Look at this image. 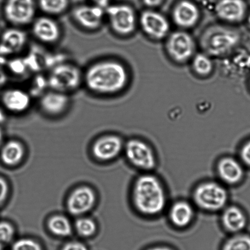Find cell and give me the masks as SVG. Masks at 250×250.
<instances>
[{
	"label": "cell",
	"instance_id": "39",
	"mask_svg": "<svg viewBox=\"0 0 250 250\" xmlns=\"http://www.w3.org/2000/svg\"><path fill=\"white\" fill-rule=\"evenodd\" d=\"M8 58L4 57V56L0 53V65L6 64L7 62H8Z\"/></svg>",
	"mask_w": 250,
	"mask_h": 250
},
{
	"label": "cell",
	"instance_id": "10",
	"mask_svg": "<svg viewBox=\"0 0 250 250\" xmlns=\"http://www.w3.org/2000/svg\"><path fill=\"white\" fill-rule=\"evenodd\" d=\"M30 26L31 35L43 45H55L62 40V26L53 17L45 14L36 16Z\"/></svg>",
	"mask_w": 250,
	"mask_h": 250
},
{
	"label": "cell",
	"instance_id": "31",
	"mask_svg": "<svg viewBox=\"0 0 250 250\" xmlns=\"http://www.w3.org/2000/svg\"><path fill=\"white\" fill-rule=\"evenodd\" d=\"M14 234V228L8 223H0V245L3 246L13 239Z\"/></svg>",
	"mask_w": 250,
	"mask_h": 250
},
{
	"label": "cell",
	"instance_id": "32",
	"mask_svg": "<svg viewBox=\"0 0 250 250\" xmlns=\"http://www.w3.org/2000/svg\"><path fill=\"white\" fill-rule=\"evenodd\" d=\"M13 250H42V249L34 240L24 239L18 240L13 245Z\"/></svg>",
	"mask_w": 250,
	"mask_h": 250
},
{
	"label": "cell",
	"instance_id": "27",
	"mask_svg": "<svg viewBox=\"0 0 250 250\" xmlns=\"http://www.w3.org/2000/svg\"><path fill=\"white\" fill-rule=\"evenodd\" d=\"M223 250H250V236L236 234L225 242Z\"/></svg>",
	"mask_w": 250,
	"mask_h": 250
},
{
	"label": "cell",
	"instance_id": "12",
	"mask_svg": "<svg viewBox=\"0 0 250 250\" xmlns=\"http://www.w3.org/2000/svg\"><path fill=\"white\" fill-rule=\"evenodd\" d=\"M28 36L22 28L11 26L3 31L0 41V53L4 57H16L27 47Z\"/></svg>",
	"mask_w": 250,
	"mask_h": 250
},
{
	"label": "cell",
	"instance_id": "37",
	"mask_svg": "<svg viewBox=\"0 0 250 250\" xmlns=\"http://www.w3.org/2000/svg\"><path fill=\"white\" fill-rule=\"evenodd\" d=\"M8 81V74L3 69H0V87L5 85Z\"/></svg>",
	"mask_w": 250,
	"mask_h": 250
},
{
	"label": "cell",
	"instance_id": "1",
	"mask_svg": "<svg viewBox=\"0 0 250 250\" xmlns=\"http://www.w3.org/2000/svg\"><path fill=\"white\" fill-rule=\"evenodd\" d=\"M127 68L113 58L94 61L83 70V86L93 95L108 97L121 93L128 82Z\"/></svg>",
	"mask_w": 250,
	"mask_h": 250
},
{
	"label": "cell",
	"instance_id": "6",
	"mask_svg": "<svg viewBox=\"0 0 250 250\" xmlns=\"http://www.w3.org/2000/svg\"><path fill=\"white\" fill-rule=\"evenodd\" d=\"M105 12V21L116 35L127 36L135 31L137 18L132 7L126 4H110Z\"/></svg>",
	"mask_w": 250,
	"mask_h": 250
},
{
	"label": "cell",
	"instance_id": "13",
	"mask_svg": "<svg viewBox=\"0 0 250 250\" xmlns=\"http://www.w3.org/2000/svg\"><path fill=\"white\" fill-rule=\"evenodd\" d=\"M38 99V107L45 115L57 117L69 110L72 104L69 94L48 89Z\"/></svg>",
	"mask_w": 250,
	"mask_h": 250
},
{
	"label": "cell",
	"instance_id": "5",
	"mask_svg": "<svg viewBox=\"0 0 250 250\" xmlns=\"http://www.w3.org/2000/svg\"><path fill=\"white\" fill-rule=\"evenodd\" d=\"M239 39V34L232 29L213 26L204 34L201 45L208 54L219 57L227 54L234 48Z\"/></svg>",
	"mask_w": 250,
	"mask_h": 250
},
{
	"label": "cell",
	"instance_id": "21",
	"mask_svg": "<svg viewBox=\"0 0 250 250\" xmlns=\"http://www.w3.org/2000/svg\"><path fill=\"white\" fill-rule=\"evenodd\" d=\"M195 217V210L191 203L185 200H178L169 208L168 218L171 224L178 228L188 227Z\"/></svg>",
	"mask_w": 250,
	"mask_h": 250
},
{
	"label": "cell",
	"instance_id": "18",
	"mask_svg": "<svg viewBox=\"0 0 250 250\" xmlns=\"http://www.w3.org/2000/svg\"><path fill=\"white\" fill-rule=\"evenodd\" d=\"M216 14L228 22L242 21L246 14V5L243 0H220L215 8Z\"/></svg>",
	"mask_w": 250,
	"mask_h": 250
},
{
	"label": "cell",
	"instance_id": "4",
	"mask_svg": "<svg viewBox=\"0 0 250 250\" xmlns=\"http://www.w3.org/2000/svg\"><path fill=\"white\" fill-rule=\"evenodd\" d=\"M192 197L194 203L201 209L217 212L227 206L228 193L222 184L206 181L198 184L194 188Z\"/></svg>",
	"mask_w": 250,
	"mask_h": 250
},
{
	"label": "cell",
	"instance_id": "9",
	"mask_svg": "<svg viewBox=\"0 0 250 250\" xmlns=\"http://www.w3.org/2000/svg\"><path fill=\"white\" fill-rule=\"evenodd\" d=\"M70 17L78 27L87 32H95L103 27L105 12L95 4H82L72 9Z\"/></svg>",
	"mask_w": 250,
	"mask_h": 250
},
{
	"label": "cell",
	"instance_id": "11",
	"mask_svg": "<svg viewBox=\"0 0 250 250\" xmlns=\"http://www.w3.org/2000/svg\"><path fill=\"white\" fill-rule=\"evenodd\" d=\"M167 50L172 59L184 62L193 57L195 43L190 34L183 31H175L169 36Z\"/></svg>",
	"mask_w": 250,
	"mask_h": 250
},
{
	"label": "cell",
	"instance_id": "41",
	"mask_svg": "<svg viewBox=\"0 0 250 250\" xmlns=\"http://www.w3.org/2000/svg\"><path fill=\"white\" fill-rule=\"evenodd\" d=\"M5 114L3 112L1 109H0V123L4 122L5 120Z\"/></svg>",
	"mask_w": 250,
	"mask_h": 250
},
{
	"label": "cell",
	"instance_id": "43",
	"mask_svg": "<svg viewBox=\"0 0 250 250\" xmlns=\"http://www.w3.org/2000/svg\"><path fill=\"white\" fill-rule=\"evenodd\" d=\"M248 24H249V27L250 28V14L249 18H248Z\"/></svg>",
	"mask_w": 250,
	"mask_h": 250
},
{
	"label": "cell",
	"instance_id": "35",
	"mask_svg": "<svg viewBox=\"0 0 250 250\" xmlns=\"http://www.w3.org/2000/svg\"><path fill=\"white\" fill-rule=\"evenodd\" d=\"M62 250H88L85 245L79 242H70L64 245Z\"/></svg>",
	"mask_w": 250,
	"mask_h": 250
},
{
	"label": "cell",
	"instance_id": "36",
	"mask_svg": "<svg viewBox=\"0 0 250 250\" xmlns=\"http://www.w3.org/2000/svg\"><path fill=\"white\" fill-rule=\"evenodd\" d=\"M111 0H90L91 3L105 9L110 5Z\"/></svg>",
	"mask_w": 250,
	"mask_h": 250
},
{
	"label": "cell",
	"instance_id": "25",
	"mask_svg": "<svg viewBox=\"0 0 250 250\" xmlns=\"http://www.w3.org/2000/svg\"><path fill=\"white\" fill-rule=\"evenodd\" d=\"M48 227L53 234L61 237H67L72 232L69 221L62 215H56L48 221Z\"/></svg>",
	"mask_w": 250,
	"mask_h": 250
},
{
	"label": "cell",
	"instance_id": "8",
	"mask_svg": "<svg viewBox=\"0 0 250 250\" xmlns=\"http://www.w3.org/2000/svg\"><path fill=\"white\" fill-rule=\"evenodd\" d=\"M38 9L36 0H6L3 15L11 26L23 28L35 20Z\"/></svg>",
	"mask_w": 250,
	"mask_h": 250
},
{
	"label": "cell",
	"instance_id": "29",
	"mask_svg": "<svg viewBox=\"0 0 250 250\" xmlns=\"http://www.w3.org/2000/svg\"><path fill=\"white\" fill-rule=\"evenodd\" d=\"M9 72L17 77H22L29 72L27 65L24 58H19V56L10 58L7 62Z\"/></svg>",
	"mask_w": 250,
	"mask_h": 250
},
{
	"label": "cell",
	"instance_id": "22",
	"mask_svg": "<svg viewBox=\"0 0 250 250\" xmlns=\"http://www.w3.org/2000/svg\"><path fill=\"white\" fill-rule=\"evenodd\" d=\"M221 223L228 232L238 233L246 227L247 217L241 208L237 206H227L222 210Z\"/></svg>",
	"mask_w": 250,
	"mask_h": 250
},
{
	"label": "cell",
	"instance_id": "15",
	"mask_svg": "<svg viewBox=\"0 0 250 250\" xmlns=\"http://www.w3.org/2000/svg\"><path fill=\"white\" fill-rule=\"evenodd\" d=\"M140 21L144 32L154 40H160L166 37L170 28L165 17L154 11L143 12Z\"/></svg>",
	"mask_w": 250,
	"mask_h": 250
},
{
	"label": "cell",
	"instance_id": "28",
	"mask_svg": "<svg viewBox=\"0 0 250 250\" xmlns=\"http://www.w3.org/2000/svg\"><path fill=\"white\" fill-rule=\"evenodd\" d=\"M49 89L48 85L47 79L46 75H42L41 73H37V75L31 83V86L28 92L33 98L40 97Z\"/></svg>",
	"mask_w": 250,
	"mask_h": 250
},
{
	"label": "cell",
	"instance_id": "20",
	"mask_svg": "<svg viewBox=\"0 0 250 250\" xmlns=\"http://www.w3.org/2000/svg\"><path fill=\"white\" fill-rule=\"evenodd\" d=\"M122 140L117 136L110 135L102 138L94 145V156L101 160H110L117 157L123 149Z\"/></svg>",
	"mask_w": 250,
	"mask_h": 250
},
{
	"label": "cell",
	"instance_id": "30",
	"mask_svg": "<svg viewBox=\"0 0 250 250\" xmlns=\"http://www.w3.org/2000/svg\"><path fill=\"white\" fill-rule=\"evenodd\" d=\"M75 228L77 232L82 236L89 237L96 232V225L89 218H80L75 223Z\"/></svg>",
	"mask_w": 250,
	"mask_h": 250
},
{
	"label": "cell",
	"instance_id": "26",
	"mask_svg": "<svg viewBox=\"0 0 250 250\" xmlns=\"http://www.w3.org/2000/svg\"><path fill=\"white\" fill-rule=\"evenodd\" d=\"M192 66L196 74L206 76L212 71L213 63L206 53H198L193 58Z\"/></svg>",
	"mask_w": 250,
	"mask_h": 250
},
{
	"label": "cell",
	"instance_id": "33",
	"mask_svg": "<svg viewBox=\"0 0 250 250\" xmlns=\"http://www.w3.org/2000/svg\"><path fill=\"white\" fill-rule=\"evenodd\" d=\"M240 156L242 162L247 166L250 167V140L242 147Z\"/></svg>",
	"mask_w": 250,
	"mask_h": 250
},
{
	"label": "cell",
	"instance_id": "44",
	"mask_svg": "<svg viewBox=\"0 0 250 250\" xmlns=\"http://www.w3.org/2000/svg\"><path fill=\"white\" fill-rule=\"evenodd\" d=\"M3 246H1V245H0V250H3Z\"/></svg>",
	"mask_w": 250,
	"mask_h": 250
},
{
	"label": "cell",
	"instance_id": "3",
	"mask_svg": "<svg viewBox=\"0 0 250 250\" xmlns=\"http://www.w3.org/2000/svg\"><path fill=\"white\" fill-rule=\"evenodd\" d=\"M46 76L49 89L70 95L83 86V70L65 60L50 68Z\"/></svg>",
	"mask_w": 250,
	"mask_h": 250
},
{
	"label": "cell",
	"instance_id": "23",
	"mask_svg": "<svg viewBox=\"0 0 250 250\" xmlns=\"http://www.w3.org/2000/svg\"><path fill=\"white\" fill-rule=\"evenodd\" d=\"M38 9L45 15L53 17L62 15L69 10L70 0H36Z\"/></svg>",
	"mask_w": 250,
	"mask_h": 250
},
{
	"label": "cell",
	"instance_id": "34",
	"mask_svg": "<svg viewBox=\"0 0 250 250\" xmlns=\"http://www.w3.org/2000/svg\"><path fill=\"white\" fill-rule=\"evenodd\" d=\"M8 193V184L3 179L0 178V205L5 200Z\"/></svg>",
	"mask_w": 250,
	"mask_h": 250
},
{
	"label": "cell",
	"instance_id": "17",
	"mask_svg": "<svg viewBox=\"0 0 250 250\" xmlns=\"http://www.w3.org/2000/svg\"><path fill=\"white\" fill-rule=\"evenodd\" d=\"M95 200V195L90 188L87 187L78 188L68 199V210L72 215L83 214L93 207Z\"/></svg>",
	"mask_w": 250,
	"mask_h": 250
},
{
	"label": "cell",
	"instance_id": "19",
	"mask_svg": "<svg viewBox=\"0 0 250 250\" xmlns=\"http://www.w3.org/2000/svg\"><path fill=\"white\" fill-rule=\"evenodd\" d=\"M200 16L197 6L188 0L179 2L173 12L174 22L183 28H189L195 26L200 19Z\"/></svg>",
	"mask_w": 250,
	"mask_h": 250
},
{
	"label": "cell",
	"instance_id": "42",
	"mask_svg": "<svg viewBox=\"0 0 250 250\" xmlns=\"http://www.w3.org/2000/svg\"><path fill=\"white\" fill-rule=\"evenodd\" d=\"M2 140H3V133H2V131L0 129V145L1 144Z\"/></svg>",
	"mask_w": 250,
	"mask_h": 250
},
{
	"label": "cell",
	"instance_id": "7",
	"mask_svg": "<svg viewBox=\"0 0 250 250\" xmlns=\"http://www.w3.org/2000/svg\"><path fill=\"white\" fill-rule=\"evenodd\" d=\"M125 150L126 158L130 164L144 173L150 172L156 167V154L145 141L133 138L126 143Z\"/></svg>",
	"mask_w": 250,
	"mask_h": 250
},
{
	"label": "cell",
	"instance_id": "14",
	"mask_svg": "<svg viewBox=\"0 0 250 250\" xmlns=\"http://www.w3.org/2000/svg\"><path fill=\"white\" fill-rule=\"evenodd\" d=\"M33 99L28 90L19 87H11L5 89L1 97L4 108L16 115L25 113L30 110Z\"/></svg>",
	"mask_w": 250,
	"mask_h": 250
},
{
	"label": "cell",
	"instance_id": "16",
	"mask_svg": "<svg viewBox=\"0 0 250 250\" xmlns=\"http://www.w3.org/2000/svg\"><path fill=\"white\" fill-rule=\"evenodd\" d=\"M216 171L220 181L228 185H235L240 183L244 176L241 164L229 156L223 157L218 160Z\"/></svg>",
	"mask_w": 250,
	"mask_h": 250
},
{
	"label": "cell",
	"instance_id": "2",
	"mask_svg": "<svg viewBox=\"0 0 250 250\" xmlns=\"http://www.w3.org/2000/svg\"><path fill=\"white\" fill-rule=\"evenodd\" d=\"M132 197L135 209L146 217L160 215L167 206L166 189L160 179L150 172L144 173L136 179Z\"/></svg>",
	"mask_w": 250,
	"mask_h": 250
},
{
	"label": "cell",
	"instance_id": "24",
	"mask_svg": "<svg viewBox=\"0 0 250 250\" xmlns=\"http://www.w3.org/2000/svg\"><path fill=\"white\" fill-rule=\"evenodd\" d=\"M23 154V148L20 143L10 142L7 143L2 149L1 157L4 164L13 166L21 161Z\"/></svg>",
	"mask_w": 250,
	"mask_h": 250
},
{
	"label": "cell",
	"instance_id": "40",
	"mask_svg": "<svg viewBox=\"0 0 250 250\" xmlns=\"http://www.w3.org/2000/svg\"><path fill=\"white\" fill-rule=\"evenodd\" d=\"M147 250H173L171 249H169L168 247H162V246H159V247H154L151 248V249H148Z\"/></svg>",
	"mask_w": 250,
	"mask_h": 250
},
{
	"label": "cell",
	"instance_id": "38",
	"mask_svg": "<svg viewBox=\"0 0 250 250\" xmlns=\"http://www.w3.org/2000/svg\"><path fill=\"white\" fill-rule=\"evenodd\" d=\"M163 0H143V2L147 6L156 7L162 3Z\"/></svg>",
	"mask_w": 250,
	"mask_h": 250
}]
</instances>
